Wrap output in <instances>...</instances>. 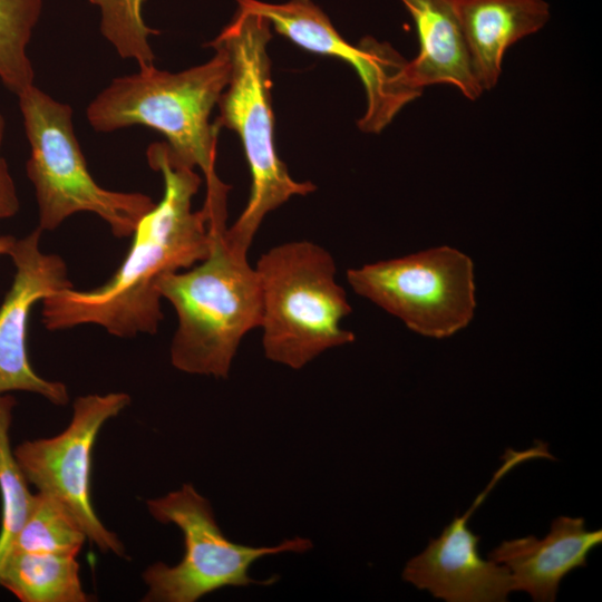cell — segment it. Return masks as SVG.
Returning <instances> with one entry per match:
<instances>
[{
    "instance_id": "obj_1",
    "label": "cell",
    "mask_w": 602,
    "mask_h": 602,
    "mask_svg": "<svg viewBox=\"0 0 602 602\" xmlns=\"http://www.w3.org/2000/svg\"><path fill=\"white\" fill-rule=\"evenodd\" d=\"M146 158L163 177L161 202L140 220L128 254L105 284L87 291L66 288L42 300L46 329L97 324L118 338L154 334L163 320L158 280L208 255V219L203 208L192 210L200 175L177 161L166 143L151 144Z\"/></svg>"
},
{
    "instance_id": "obj_2",
    "label": "cell",
    "mask_w": 602,
    "mask_h": 602,
    "mask_svg": "<svg viewBox=\"0 0 602 602\" xmlns=\"http://www.w3.org/2000/svg\"><path fill=\"white\" fill-rule=\"evenodd\" d=\"M208 46L214 56L186 70L169 72L149 66L113 79L88 105L86 117L96 132L142 125L163 134L177 161L203 172L206 197L202 208L210 229L221 231L227 227L231 187L215 171L219 129L210 116L229 84L231 62L222 45L211 41Z\"/></svg>"
},
{
    "instance_id": "obj_3",
    "label": "cell",
    "mask_w": 602,
    "mask_h": 602,
    "mask_svg": "<svg viewBox=\"0 0 602 602\" xmlns=\"http://www.w3.org/2000/svg\"><path fill=\"white\" fill-rule=\"evenodd\" d=\"M271 38L266 18L237 11L213 40L225 48L231 62L230 80L219 99L220 115L214 125L239 135L252 177L245 208L224 232L229 245L244 254L270 212L292 196L317 188L311 182L293 179L276 153L268 55Z\"/></svg>"
},
{
    "instance_id": "obj_4",
    "label": "cell",
    "mask_w": 602,
    "mask_h": 602,
    "mask_svg": "<svg viewBox=\"0 0 602 602\" xmlns=\"http://www.w3.org/2000/svg\"><path fill=\"white\" fill-rule=\"evenodd\" d=\"M225 230L212 233L204 260L157 282L162 299L168 300L178 319L171 343L172 365L186 373L224 379L242 339L260 328L262 315L256 270L247 254L227 244Z\"/></svg>"
},
{
    "instance_id": "obj_5",
    "label": "cell",
    "mask_w": 602,
    "mask_h": 602,
    "mask_svg": "<svg viewBox=\"0 0 602 602\" xmlns=\"http://www.w3.org/2000/svg\"><path fill=\"white\" fill-rule=\"evenodd\" d=\"M254 268L269 360L298 370L322 352L355 341L341 324L352 309L324 247L307 240L287 242L262 254Z\"/></svg>"
},
{
    "instance_id": "obj_6",
    "label": "cell",
    "mask_w": 602,
    "mask_h": 602,
    "mask_svg": "<svg viewBox=\"0 0 602 602\" xmlns=\"http://www.w3.org/2000/svg\"><path fill=\"white\" fill-rule=\"evenodd\" d=\"M30 155L26 164L38 204L39 229L56 230L67 217L89 212L118 239L133 236L156 203L146 194L101 187L88 171L74 130L72 109L37 88L18 95Z\"/></svg>"
},
{
    "instance_id": "obj_7",
    "label": "cell",
    "mask_w": 602,
    "mask_h": 602,
    "mask_svg": "<svg viewBox=\"0 0 602 602\" xmlns=\"http://www.w3.org/2000/svg\"><path fill=\"white\" fill-rule=\"evenodd\" d=\"M149 514L176 525L184 538V555L176 565L155 562L143 573L146 602H196L226 586L271 585L278 576L255 580L249 575L259 559L285 552L305 553L309 538L294 536L275 546H250L227 538L216 523L210 501L185 483L177 491L146 502Z\"/></svg>"
},
{
    "instance_id": "obj_8",
    "label": "cell",
    "mask_w": 602,
    "mask_h": 602,
    "mask_svg": "<svg viewBox=\"0 0 602 602\" xmlns=\"http://www.w3.org/2000/svg\"><path fill=\"white\" fill-rule=\"evenodd\" d=\"M347 280L357 294L424 337H450L474 317V264L450 246L349 269Z\"/></svg>"
},
{
    "instance_id": "obj_9",
    "label": "cell",
    "mask_w": 602,
    "mask_h": 602,
    "mask_svg": "<svg viewBox=\"0 0 602 602\" xmlns=\"http://www.w3.org/2000/svg\"><path fill=\"white\" fill-rule=\"evenodd\" d=\"M129 404L126 392L80 396L61 433L25 440L13 448L28 483L60 504L103 553L120 557L126 556L123 542L101 523L91 504L90 473L100 429Z\"/></svg>"
},
{
    "instance_id": "obj_10",
    "label": "cell",
    "mask_w": 602,
    "mask_h": 602,
    "mask_svg": "<svg viewBox=\"0 0 602 602\" xmlns=\"http://www.w3.org/2000/svg\"><path fill=\"white\" fill-rule=\"evenodd\" d=\"M236 1L237 11L266 18L280 35L299 47L351 65L367 96L366 111L358 120L359 129L365 133H380L404 106L423 93L415 89L407 79L408 60L388 42L366 37L358 46L350 45L311 0H290L284 3Z\"/></svg>"
},
{
    "instance_id": "obj_11",
    "label": "cell",
    "mask_w": 602,
    "mask_h": 602,
    "mask_svg": "<svg viewBox=\"0 0 602 602\" xmlns=\"http://www.w3.org/2000/svg\"><path fill=\"white\" fill-rule=\"evenodd\" d=\"M534 458L554 459V456L540 440L526 450L507 448L503 465L486 488L462 516L456 515L438 537L430 538L426 548L406 563L402 580L446 602L506 601L513 592L509 571L479 555L480 537L468 527V521L497 482L517 465Z\"/></svg>"
},
{
    "instance_id": "obj_12",
    "label": "cell",
    "mask_w": 602,
    "mask_h": 602,
    "mask_svg": "<svg viewBox=\"0 0 602 602\" xmlns=\"http://www.w3.org/2000/svg\"><path fill=\"white\" fill-rule=\"evenodd\" d=\"M41 233L37 227L25 237L16 239L8 253L16 272L0 307V396L27 391L62 406L69 401L67 386L40 377L32 369L26 348L27 321L32 307L72 287L65 261L40 250Z\"/></svg>"
},
{
    "instance_id": "obj_13",
    "label": "cell",
    "mask_w": 602,
    "mask_h": 602,
    "mask_svg": "<svg viewBox=\"0 0 602 602\" xmlns=\"http://www.w3.org/2000/svg\"><path fill=\"white\" fill-rule=\"evenodd\" d=\"M602 542V531H590L583 517L559 516L543 538L534 535L503 541L487 559L504 565L513 591L526 592L533 601H555L564 576L588 565V555Z\"/></svg>"
},
{
    "instance_id": "obj_14",
    "label": "cell",
    "mask_w": 602,
    "mask_h": 602,
    "mask_svg": "<svg viewBox=\"0 0 602 602\" xmlns=\"http://www.w3.org/2000/svg\"><path fill=\"white\" fill-rule=\"evenodd\" d=\"M412 17L419 41L418 55L407 62L409 84H448L470 100L484 93L472 65L455 0H400Z\"/></svg>"
},
{
    "instance_id": "obj_15",
    "label": "cell",
    "mask_w": 602,
    "mask_h": 602,
    "mask_svg": "<svg viewBox=\"0 0 602 602\" xmlns=\"http://www.w3.org/2000/svg\"><path fill=\"white\" fill-rule=\"evenodd\" d=\"M475 76L485 90L496 86L505 51L548 21L544 0H455Z\"/></svg>"
},
{
    "instance_id": "obj_16",
    "label": "cell",
    "mask_w": 602,
    "mask_h": 602,
    "mask_svg": "<svg viewBox=\"0 0 602 602\" xmlns=\"http://www.w3.org/2000/svg\"><path fill=\"white\" fill-rule=\"evenodd\" d=\"M3 586L21 602H86L76 556L11 552L0 571Z\"/></svg>"
},
{
    "instance_id": "obj_17",
    "label": "cell",
    "mask_w": 602,
    "mask_h": 602,
    "mask_svg": "<svg viewBox=\"0 0 602 602\" xmlns=\"http://www.w3.org/2000/svg\"><path fill=\"white\" fill-rule=\"evenodd\" d=\"M16 399L0 396V571L11 544L31 509L35 494L16 458L10 443V428Z\"/></svg>"
},
{
    "instance_id": "obj_18",
    "label": "cell",
    "mask_w": 602,
    "mask_h": 602,
    "mask_svg": "<svg viewBox=\"0 0 602 602\" xmlns=\"http://www.w3.org/2000/svg\"><path fill=\"white\" fill-rule=\"evenodd\" d=\"M41 11L42 0H0V80L17 96L33 85L27 49Z\"/></svg>"
},
{
    "instance_id": "obj_19",
    "label": "cell",
    "mask_w": 602,
    "mask_h": 602,
    "mask_svg": "<svg viewBox=\"0 0 602 602\" xmlns=\"http://www.w3.org/2000/svg\"><path fill=\"white\" fill-rule=\"evenodd\" d=\"M86 540L84 531L60 504L37 492L8 555L27 552L76 556Z\"/></svg>"
},
{
    "instance_id": "obj_20",
    "label": "cell",
    "mask_w": 602,
    "mask_h": 602,
    "mask_svg": "<svg viewBox=\"0 0 602 602\" xmlns=\"http://www.w3.org/2000/svg\"><path fill=\"white\" fill-rule=\"evenodd\" d=\"M99 11L104 38L123 59L134 60L139 68L154 66L149 37L158 31L143 18L144 0H88Z\"/></svg>"
},
{
    "instance_id": "obj_21",
    "label": "cell",
    "mask_w": 602,
    "mask_h": 602,
    "mask_svg": "<svg viewBox=\"0 0 602 602\" xmlns=\"http://www.w3.org/2000/svg\"><path fill=\"white\" fill-rule=\"evenodd\" d=\"M4 125V118L0 114V220L13 216L19 210L16 185L10 175L7 162L1 155Z\"/></svg>"
},
{
    "instance_id": "obj_22",
    "label": "cell",
    "mask_w": 602,
    "mask_h": 602,
    "mask_svg": "<svg viewBox=\"0 0 602 602\" xmlns=\"http://www.w3.org/2000/svg\"><path fill=\"white\" fill-rule=\"evenodd\" d=\"M16 239L11 235L0 236V255L9 253L11 246L13 245Z\"/></svg>"
}]
</instances>
